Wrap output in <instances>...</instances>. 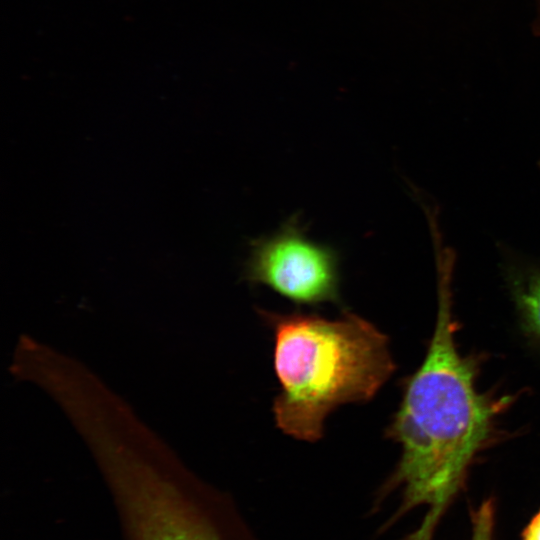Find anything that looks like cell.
Here are the masks:
<instances>
[{"label":"cell","mask_w":540,"mask_h":540,"mask_svg":"<svg viewBox=\"0 0 540 540\" xmlns=\"http://www.w3.org/2000/svg\"><path fill=\"white\" fill-rule=\"evenodd\" d=\"M435 248V327L421 365L403 384L399 407L386 429V437L399 445L401 453L381 489L384 495L401 488V512L429 506L417 540L429 539L438 518L463 488L475 459L500 439L499 418L514 399L478 389L479 359L462 354L456 342L452 299L455 255L443 243Z\"/></svg>","instance_id":"obj_1"},{"label":"cell","mask_w":540,"mask_h":540,"mask_svg":"<svg viewBox=\"0 0 540 540\" xmlns=\"http://www.w3.org/2000/svg\"><path fill=\"white\" fill-rule=\"evenodd\" d=\"M259 312L274 334V420L297 440H320L332 411L371 400L396 370L388 337L353 312L336 319Z\"/></svg>","instance_id":"obj_2"},{"label":"cell","mask_w":540,"mask_h":540,"mask_svg":"<svg viewBox=\"0 0 540 540\" xmlns=\"http://www.w3.org/2000/svg\"><path fill=\"white\" fill-rule=\"evenodd\" d=\"M110 472L133 540H256L232 509L212 513L143 465Z\"/></svg>","instance_id":"obj_3"},{"label":"cell","mask_w":540,"mask_h":540,"mask_svg":"<svg viewBox=\"0 0 540 540\" xmlns=\"http://www.w3.org/2000/svg\"><path fill=\"white\" fill-rule=\"evenodd\" d=\"M245 277L298 305L340 299L336 251L308 239L295 217L275 234L252 242Z\"/></svg>","instance_id":"obj_4"},{"label":"cell","mask_w":540,"mask_h":540,"mask_svg":"<svg viewBox=\"0 0 540 540\" xmlns=\"http://www.w3.org/2000/svg\"><path fill=\"white\" fill-rule=\"evenodd\" d=\"M506 283L518 333L540 362V266L511 265L506 271Z\"/></svg>","instance_id":"obj_5"},{"label":"cell","mask_w":540,"mask_h":540,"mask_svg":"<svg viewBox=\"0 0 540 540\" xmlns=\"http://www.w3.org/2000/svg\"><path fill=\"white\" fill-rule=\"evenodd\" d=\"M471 540H493L495 509L492 500L484 501L473 511Z\"/></svg>","instance_id":"obj_6"},{"label":"cell","mask_w":540,"mask_h":540,"mask_svg":"<svg viewBox=\"0 0 540 540\" xmlns=\"http://www.w3.org/2000/svg\"><path fill=\"white\" fill-rule=\"evenodd\" d=\"M522 540H540V510L524 529Z\"/></svg>","instance_id":"obj_7"},{"label":"cell","mask_w":540,"mask_h":540,"mask_svg":"<svg viewBox=\"0 0 540 540\" xmlns=\"http://www.w3.org/2000/svg\"><path fill=\"white\" fill-rule=\"evenodd\" d=\"M533 32L540 36V0H536V17L533 23Z\"/></svg>","instance_id":"obj_8"}]
</instances>
